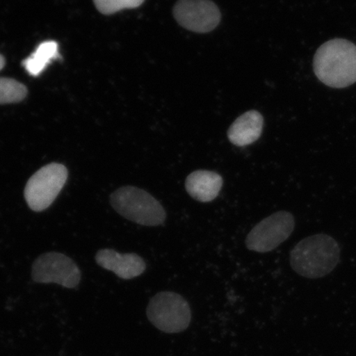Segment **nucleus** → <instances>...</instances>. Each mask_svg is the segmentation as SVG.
Returning <instances> with one entry per match:
<instances>
[{
  "label": "nucleus",
  "mask_w": 356,
  "mask_h": 356,
  "mask_svg": "<svg viewBox=\"0 0 356 356\" xmlns=\"http://www.w3.org/2000/svg\"><path fill=\"white\" fill-rule=\"evenodd\" d=\"M59 56L56 42H44L40 44L33 54L24 61L25 69L33 76H38L50 62Z\"/></svg>",
  "instance_id": "12"
},
{
  "label": "nucleus",
  "mask_w": 356,
  "mask_h": 356,
  "mask_svg": "<svg viewBox=\"0 0 356 356\" xmlns=\"http://www.w3.org/2000/svg\"><path fill=\"white\" fill-rule=\"evenodd\" d=\"M316 76L327 86L343 88L356 82V46L346 39H332L316 51Z\"/></svg>",
  "instance_id": "1"
},
{
  "label": "nucleus",
  "mask_w": 356,
  "mask_h": 356,
  "mask_svg": "<svg viewBox=\"0 0 356 356\" xmlns=\"http://www.w3.org/2000/svg\"><path fill=\"white\" fill-rule=\"evenodd\" d=\"M340 248L331 236L319 234L301 240L291 252V265L302 277L317 279L331 273L340 261Z\"/></svg>",
  "instance_id": "2"
},
{
  "label": "nucleus",
  "mask_w": 356,
  "mask_h": 356,
  "mask_svg": "<svg viewBox=\"0 0 356 356\" xmlns=\"http://www.w3.org/2000/svg\"><path fill=\"white\" fill-rule=\"evenodd\" d=\"M32 277L35 282L55 283L74 289L81 280V271L69 257L59 252H47L34 261Z\"/></svg>",
  "instance_id": "7"
},
{
  "label": "nucleus",
  "mask_w": 356,
  "mask_h": 356,
  "mask_svg": "<svg viewBox=\"0 0 356 356\" xmlns=\"http://www.w3.org/2000/svg\"><path fill=\"white\" fill-rule=\"evenodd\" d=\"M264 124V118L258 111H249L231 124L228 131L229 140L239 147L254 143L261 135Z\"/></svg>",
  "instance_id": "11"
},
{
  "label": "nucleus",
  "mask_w": 356,
  "mask_h": 356,
  "mask_svg": "<svg viewBox=\"0 0 356 356\" xmlns=\"http://www.w3.org/2000/svg\"><path fill=\"white\" fill-rule=\"evenodd\" d=\"M4 65H6V60H4V58L0 55V70L3 68Z\"/></svg>",
  "instance_id": "15"
},
{
  "label": "nucleus",
  "mask_w": 356,
  "mask_h": 356,
  "mask_svg": "<svg viewBox=\"0 0 356 356\" xmlns=\"http://www.w3.org/2000/svg\"><path fill=\"white\" fill-rule=\"evenodd\" d=\"M292 213L287 211L274 213L253 228L246 238L249 250L264 253L273 251L286 241L295 229Z\"/></svg>",
  "instance_id": "6"
},
{
  "label": "nucleus",
  "mask_w": 356,
  "mask_h": 356,
  "mask_svg": "<svg viewBox=\"0 0 356 356\" xmlns=\"http://www.w3.org/2000/svg\"><path fill=\"white\" fill-rule=\"evenodd\" d=\"M173 16L184 29L199 33L211 32L221 19L219 8L211 0H178Z\"/></svg>",
  "instance_id": "8"
},
{
  "label": "nucleus",
  "mask_w": 356,
  "mask_h": 356,
  "mask_svg": "<svg viewBox=\"0 0 356 356\" xmlns=\"http://www.w3.org/2000/svg\"><path fill=\"white\" fill-rule=\"evenodd\" d=\"M68 179V169L63 164L52 163L40 168L29 178L24 197L31 210H47L63 189Z\"/></svg>",
  "instance_id": "5"
},
{
  "label": "nucleus",
  "mask_w": 356,
  "mask_h": 356,
  "mask_svg": "<svg viewBox=\"0 0 356 356\" xmlns=\"http://www.w3.org/2000/svg\"><path fill=\"white\" fill-rule=\"evenodd\" d=\"M102 13L111 15L128 8H136L141 6L145 0H93Z\"/></svg>",
  "instance_id": "14"
},
{
  "label": "nucleus",
  "mask_w": 356,
  "mask_h": 356,
  "mask_svg": "<svg viewBox=\"0 0 356 356\" xmlns=\"http://www.w3.org/2000/svg\"><path fill=\"white\" fill-rule=\"evenodd\" d=\"M114 210L127 220L145 226L162 225L166 220V211L162 204L146 191L126 186L111 195Z\"/></svg>",
  "instance_id": "3"
},
{
  "label": "nucleus",
  "mask_w": 356,
  "mask_h": 356,
  "mask_svg": "<svg viewBox=\"0 0 356 356\" xmlns=\"http://www.w3.org/2000/svg\"><path fill=\"white\" fill-rule=\"evenodd\" d=\"M95 259L102 268L113 271L118 277L131 280L145 273L146 264L143 258L136 253L121 254L113 249H102L97 252Z\"/></svg>",
  "instance_id": "9"
},
{
  "label": "nucleus",
  "mask_w": 356,
  "mask_h": 356,
  "mask_svg": "<svg viewBox=\"0 0 356 356\" xmlns=\"http://www.w3.org/2000/svg\"><path fill=\"white\" fill-rule=\"evenodd\" d=\"M26 95V88L15 79L0 78V104L19 102Z\"/></svg>",
  "instance_id": "13"
},
{
  "label": "nucleus",
  "mask_w": 356,
  "mask_h": 356,
  "mask_svg": "<svg viewBox=\"0 0 356 356\" xmlns=\"http://www.w3.org/2000/svg\"><path fill=\"white\" fill-rule=\"evenodd\" d=\"M222 182V177L215 172L197 170L186 177L185 188L194 200L207 203L219 195Z\"/></svg>",
  "instance_id": "10"
},
{
  "label": "nucleus",
  "mask_w": 356,
  "mask_h": 356,
  "mask_svg": "<svg viewBox=\"0 0 356 356\" xmlns=\"http://www.w3.org/2000/svg\"><path fill=\"white\" fill-rule=\"evenodd\" d=\"M149 322L165 333H179L189 327L191 310L188 302L178 293L159 292L151 298L146 309Z\"/></svg>",
  "instance_id": "4"
}]
</instances>
